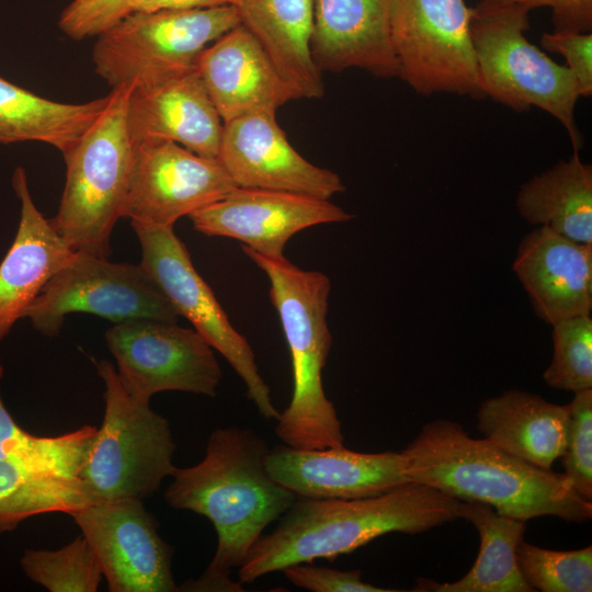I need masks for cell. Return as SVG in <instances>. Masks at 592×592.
I'll use <instances>...</instances> for the list:
<instances>
[{"mask_svg": "<svg viewBox=\"0 0 592 592\" xmlns=\"http://www.w3.org/2000/svg\"><path fill=\"white\" fill-rule=\"evenodd\" d=\"M266 442L251 429H215L203 459L175 468L164 491L167 503L208 519L217 547L198 579L185 581L180 591H243L231 579L264 530L292 506L296 496L269 474Z\"/></svg>", "mask_w": 592, "mask_h": 592, "instance_id": "6da1fadb", "label": "cell"}, {"mask_svg": "<svg viewBox=\"0 0 592 592\" xmlns=\"http://www.w3.org/2000/svg\"><path fill=\"white\" fill-rule=\"evenodd\" d=\"M409 482L431 487L459 501L492 506L521 521L556 516L567 522L592 517L565 474L523 462L486 439L470 437L452 420L428 422L402 451Z\"/></svg>", "mask_w": 592, "mask_h": 592, "instance_id": "7a4b0ae2", "label": "cell"}, {"mask_svg": "<svg viewBox=\"0 0 592 592\" xmlns=\"http://www.w3.org/2000/svg\"><path fill=\"white\" fill-rule=\"evenodd\" d=\"M462 501L408 482L356 499L296 498L277 526L257 542L239 567V581L315 559L333 560L389 533L418 534L459 519Z\"/></svg>", "mask_w": 592, "mask_h": 592, "instance_id": "3957f363", "label": "cell"}, {"mask_svg": "<svg viewBox=\"0 0 592 592\" xmlns=\"http://www.w3.org/2000/svg\"><path fill=\"white\" fill-rule=\"evenodd\" d=\"M242 250L269 278L270 299L292 358L293 395L276 419L275 434L294 448L342 446V425L322 385L332 345L327 323L329 277L319 271L301 270L284 255L267 257L243 246Z\"/></svg>", "mask_w": 592, "mask_h": 592, "instance_id": "277c9868", "label": "cell"}, {"mask_svg": "<svg viewBox=\"0 0 592 592\" xmlns=\"http://www.w3.org/2000/svg\"><path fill=\"white\" fill-rule=\"evenodd\" d=\"M130 88L112 89L103 112L62 156L66 181L49 221L73 251L101 258L111 254V235L123 217L134 162L126 118Z\"/></svg>", "mask_w": 592, "mask_h": 592, "instance_id": "5b68a950", "label": "cell"}, {"mask_svg": "<svg viewBox=\"0 0 592 592\" xmlns=\"http://www.w3.org/2000/svg\"><path fill=\"white\" fill-rule=\"evenodd\" d=\"M530 9L521 4L480 0L473 8L470 36L481 91L514 111L536 106L562 124L572 148L579 151L583 136L574 121L580 98L571 70L531 44Z\"/></svg>", "mask_w": 592, "mask_h": 592, "instance_id": "8992f818", "label": "cell"}, {"mask_svg": "<svg viewBox=\"0 0 592 592\" xmlns=\"http://www.w3.org/2000/svg\"><path fill=\"white\" fill-rule=\"evenodd\" d=\"M104 383V415L79 478L96 502L143 500L175 470V443L166 418L134 399L106 360L96 365Z\"/></svg>", "mask_w": 592, "mask_h": 592, "instance_id": "52a82bcc", "label": "cell"}, {"mask_svg": "<svg viewBox=\"0 0 592 592\" xmlns=\"http://www.w3.org/2000/svg\"><path fill=\"white\" fill-rule=\"evenodd\" d=\"M240 24L236 5L130 12L96 36L94 70L112 89L161 81L195 69L201 53Z\"/></svg>", "mask_w": 592, "mask_h": 592, "instance_id": "ba28073f", "label": "cell"}, {"mask_svg": "<svg viewBox=\"0 0 592 592\" xmlns=\"http://www.w3.org/2000/svg\"><path fill=\"white\" fill-rule=\"evenodd\" d=\"M465 0H390L389 31L399 77L417 93L485 98Z\"/></svg>", "mask_w": 592, "mask_h": 592, "instance_id": "9c48e42d", "label": "cell"}, {"mask_svg": "<svg viewBox=\"0 0 592 592\" xmlns=\"http://www.w3.org/2000/svg\"><path fill=\"white\" fill-rule=\"evenodd\" d=\"M141 247L140 267L158 286L179 316L236 371L247 387V396L259 413L276 420L271 390L262 378L252 348L230 323L213 291L195 270L184 243L173 227L132 224Z\"/></svg>", "mask_w": 592, "mask_h": 592, "instance_id": "30bf717a", "label": "cell"}, {"mask_svg": "<svg viewBox=\"0 0 592 592\" xmlns=\"http://www.w3.org/2000/svg\"><path fill=\"white\" fill-rule=\"evenodd\" d=\"M91 314L119 323L135 319L177 322L179 314L140 265L75 251L25 311L33 327L56 337L65 317Z\"/></svg>", "mask_w": 592, "mask_h": 592, "instance_id": "8fae6325", "label": "cell"}, {"mask_svg": "<svg viewBox=\"0 0 592 592\" xmlns=\"http://www.w3.org/2000/svg\"><path fill=\"white\" fill-rule=\"evenodd\" d=\"M124 389L149 403L161 391L215 397L221 369L214 349L194 329L177 322L135 319L115 323L105 333Z\"/></svg>", "mask_w": 592, "mask_h": 592, "instance_id": "7c38bea8", "label": "cell"}, {"mask_svg": "<svg viewBox=\"0 0 592 592\" xmlns=\"http://www.w3.org/2000/svg\"><path fill=\"white\" fill-rule=\"evenodd\" d=\"M99 560L111 592H173L172 547L143 500L94 502L70 514Z\"/></svg>", "mask_w": 592, "mask_h": 592, "instance_id": "4fadbf2b", "label": "cell"}, {"mask_svg": "<svg viewBox=\"0 0 592 592\" xmlns=\"http://www.w3.org/2000/svg\"><path fill=\"white\" fill-rule=\"evenodd\" d=\"M237 185L217 159L173 141L134 144V162L123 217L130 224L173 227L223 198Z\"/></svg>", "mask_w": 592, "mask_h": 592, "instance_id": "5bb4252c", "label": "cell"}, {"mask_svg": "<svg viewBox=\"0 0 592 592\" xmlns=\"http://www.w3.org/2000/svg\"><path fill=\"white\" fill-rule=\"evenodd\" d=\"M193 227L206 236L228 237L260 254L283 257L298 231L352 218L329 200L251 187H235L223 198L194 212Z\"/></svg>", "mask_w": 592, "mask_h": 592, "instance_id": "9a60e30c", "label": "cell"}, {"mask_svg": "<svg viewBox=\"0 0 592 592\" xmlns=\"http://www.w3.org/2000/svg\"><path fill=\"white\" fill-rule=\"evenodd\" d=\"M275 114L258 111L224 123L217 160L235 184L322 200L343 192L335 172L315 166L293 148Z\"/></svg>", "mask_w": 592, "mask_h": 592, "instance_id": "2e32d148", "label": "cell"}, {"mask_svg": "<svg viewBox=\"0 0 592 592\" xmlns=\"http://www.w3.org/2000/svg\"><path fill=\"white\" fill-rule=\"evenodd\" d=\"M269 474L298 498L356 499L383 494L409 482L402 452L361 453L342 446L270 448Z\"/></svg>", "mask_w": 592, "mask_h": 592, "instance_id": "e0dca14e", "label": "cell"}, {"mask_svg": "<svg viewBox=\"0 0 592 592\" xmlns=\"http://www.w3.org/2000/svg\"><path fill=\"white\" fill-rule=\"evenodd\" d=\"M126 118L134 144L167 140L202 157H218L224 122L195 69L132 86Z\"/></svg>", "mask_w": 592, "mask_h": 592, "instance_id": "ac0fdd59", "label": "cell"}, {"mask_svg": "<svg viewBox=\"0 0 592 592\" xmlns=\"http://www.w3.org/2000/svg\"><path fill=\"white\" fill-rule=\"evenodd\" d=\"M195 70L224 123L300 99L242 24L208 45Z\"/></svg>", "mask_w": 592, "mask_h": 592, "instance_id": "d6986e66", "label": "cell"}, {"mask_svg": "<svg viewBox=\"0 0 592 592\" xmlns=\"http://www.w3.org/2000/svg\"><path fill=\"white\" fill-rule=\"evenodd\" d=\"M512 269L544 322L591 314L592 243L539 226L520 242Z\"/></svg>", "mask_w": 592, "mask_h": 592, "instance_id": "ffe728a7", "label": "cell"}, {"mask_svg": "<svg viewBox=\"0 0 592 592\" xmlns=\"http://www.w3.org/2000/svg\"><path fill=\"white\" fill-rule=\"evenodd\" d=\"M389 11L390 0H314L310 52L318 70L399 77Z\"/></svg>", "mask_w": 592, "mask_h": 592, "instance_id": "44dd1931", "label": "cell"}, {"mask_svg": "<svg viewBox=\"0 0 592 592\" xmlns=\"http://www.w3.org/2000/svg\"><path fill=\"white\" fill-rule=\"evenodd\" d=\"M12 186L21 208L15 238L0 263V342L75 253L36 207L24 168L14 170Z\"/></svg>", "mask_w": 592, "mask_h": 592, "instance_id": "7402d4cb", "label": "cell"}, {"mask_svg": "<svg viewBox=\"0 0 592 592\" xmlns=\"http://www.w3.org/2000/svg\"><path fill=\"white\" fill-rule=\"evenodd\" d=\"M483 439L503 452L542 469L562 456L570 425L569 406L536 394L508 390L485 400L477 412Z\"/></svg>", "mask_w": 592, "mask_h": 592, "instance_id": "603a6c76", "label": "cell"}, {"mask_svg": "<svg viewBox=\"0 0 592 592\" xmlns=\"http://www.w3.org/2000/svg\"><path fill=\"white\" fill-rule=\"evenodd\" d=\"M236 7L241 24L299 98L323 96L322 76L310 52L314 0H237Z\"/></svg>", "mask_w": 592, "mask_h": 592, "instance_id": "cb8c5ba5", "label": "cell"}, {"mask_svg": "<svg viewBox=\"0 0 592 592\" xmlns=\"http://www.w3.org/2000/svg\"><path fill=\"white\" fill-rule=\"evenodd\" d=\"M478 531L480 547L469 571L454 582L419 578L414 592H532L516 560V548L523 539L526 522L499 514L492 506L462 501L459 519Z\"/></svg>", "mask_w": 592, "mask_h": 592, "instance_id": "d4e9b609", "label": "cell"}, {"mask_svg": "<svg viewBox=\"0 0 592 592\" xmlns=\"http://www.w3.org/2000/svg\"><path fill=\"white\" fill-rule=\"evenodd\" d=\"M516 208L534 226L592 243V166L574 151L525 182L517 193Z\"/></svg>", "mask_w": 592, "mask_h": 592, "instance_id": "484cf974", "label": "cell"}, {"mask_svg": "<svg viewBox=\"0 0 592 592\" xmlns=\"http://www.w3.org/2000/svg\"><path fill=\"white\" fill-rule=\"evenodd\" d=\"M110 94L83 103L43 98L0 77V144L39 141L68 153L105 109Z\"/></svg>", "mask_w": 592, "mask_h": 592, "instance_id": "4316f807", "label": "cell"}, {"mask_svg": "<svg viewBox=\"0 0 592 592\" xmlns=\"http://www.w3.org/2000/svg\"><path fill=\"white\" fill-rule=\"evenodd\" d=\"M3 367L0 363V380ZM98 428L84 425L58 436H36L20 428L0 396V459L25 469L79 477Z\"/></svg>", "mask_w": 592, "mask_h": 592, "instance_id": "83f0119b", "label": "cell"}, {"mask_svg": "<svg viewBox=\"0 0 592 592\" xmlns=\"http://www.w3.org/2000/svg\"><path fill=\"white\" fill-rule=\"evenodd\" d=\"M20 566L31 581L50 592H95L103 579L96 555L82 534L56 550L26 549Z\"/></svg>", "mask_w": 592, "mask_h": 592, "instance_id": "f1b7e54d", "label": "cell"}, {"mask_svg": "<svg viewBox=\"0 0 592 592\" xmlns=\"http://www.w3.org/2000/svg\"><path fill=\"white\" fill-rule=\"evenodd\" d=\"M522 577L535 591L591 592L592 546L577 550H550L524 540L516 548Z\"/></svg>", "mask_w": 592, "mask_h": 592, "instance_id": "f546056e", "label": "cell"}, {"mask_svg": "<svg viewBox=\"0 0 592 592\" xmlns=\"http://www.w3.org/2000/svg\"><path fill=\"white\" fill-rule=\"evenodd\" d=\"M553 357L543 374L546 384L572 391L592 388V319L590 315L555 322Z\"/></svg>", "mask_w": 592, "mask_h": 592, "instance_id": "4dcf8cb0", "label": "cell"}, {"mask_svg": "<svg viewBox=\"0 0 592 592\" xmlns=\"http://www.w3.org/2000/svg\"><path fill=\"white\" fill-rule=\"evenodd\" d=\"M562 458L565 476L584 500H592V388L574 392Z\"/></svg>", "mask_w": 592, "mask_h": 592, "instance_id": "1f68e13d", "label": "cell"}, {"mask_svg": "<svg viewBox=\"0 0 592 592\" xmlns=\"http://www.w3.org/2000/svg\"><path fill=\"white\" fill-rule=\"evenodd\" d=\"M130 0H72L60 13L58 27L73 41L98 36L130 13Z\"/></svg>", "mask_w": 592, "mask_h": 592, "instance_id": "d6a6232c", "label": "cell"}, {"mask_svg": "<svg viewBox=\"0 0 592 592\" xmlns=\"http://www.w3.org/2000/svg\"><path fill=\"white\" fill-rule=\"evenodd\" d=\"M285 578L298 588L312 592H394L364 582L360 569L337 570L312 562L296 563L282 570Z\"/></svg>", "mask_w": 592, "mask_h": 592, "instance_id": "836d02e7", "label": "cell"}, {"mask_svg": "<svg viewBox=\"0 0 592 592\" xmlns=\"http://www.w3.org/2000/svg\"><path fill=\"white\" fill-rule=\"evenodd\" d=\"M546 50L562 55L567 67L573 73L580 96L592 94V32L544 33L540 38Z\"/></svg>", "mask_w": 592, "mask_h": 592, "instance_id": "e575fe53", "label": "cell"}, {"mask_svg": "<svg viewBox=\"0 0 592 592\" xmlns=\"http://www.w3.org/2000/svg\"><path fill=\"white\" fill-rule=\"evenodd\" d=\"M551 10L554 32L590 33L592 31V0H489Z\"/></svg>", "mask_w": 592, "mask_h": 592, "instance_id": "d590c367", "label": "cell"}, {"mask_svg": "<svg viewBox=\"0 0 592 592\" xmlns=\"http://www.w3.org/2000/svg\"><path fill=\"white\" fill-rule=\"evenodd\" d=\"M237 0H130V12L160 10H195L223 5H236Z\"/></svg>", "mask_w": 592, "mask_h": 592, "instance_id": "8d00e7d4", "label": "cell"}]
</instances>
